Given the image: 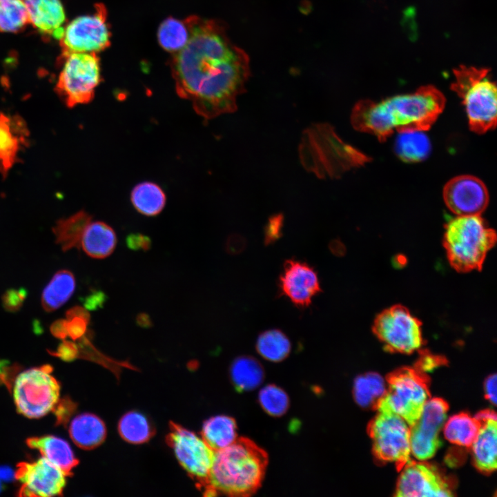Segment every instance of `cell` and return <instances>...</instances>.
<instances>
[{"instance_id": "18", "label": "cell", "mask_w": 497, "mask_h": 497, "mask_svg": "<svg viewBox=\"0 0 497 497\" xmlns=\"http://www.w3.org/2000/svg\"><path fill=\"white\" fill-rule=\"evenodd\" d=\"M442 196L447 208L456 215H481L489 200L483 182L469 175L449 180L443 188Z\"/></svg>"}, {"instance_id": "24", "label": "cell", "mask_w": 497, "mask_h": 497, "mask_svg": "<svg viewBox=\"0 0 497 497\" xmlns=\"http://www.w3.org/2000/svg\"><path fill=\"white\" fill-rule=\"evenodd\" d=\"M69 434L77 446L84 449H92L104 441L106 427L98 416L85 413L73 418L69 426Z\"/></svg>"}, {"instance_id": "40", "label": "cell", "mask_w": 497, "mask_h": 497, "mask_svg": "<svg viewBox=\"0 0 497 497\" xmlns=\"http://www.w3.org/2000/svg\"><path fill=\"white\" fill-rule=\"evenodd\" d=\"M67 320L68 335L73 340L82 337L87 329L88 322L80 317H74Z\"/></svg>"}, {"instance_id": "47", "label": "cell", "mask_w": 497, "mask_h": 497, "mask_svg": "<svg viewBox=\"0 0 497 497\" xmlns=\"http://www.w3.org/2000/svg\"><path fill=\"white\" fill-rule=\"evenodd\" d=\"M74 317L82 318L88 322H90V315L88 310L85 307L80 306H75L69 309L66 312V320H70Z\"/></svg>"}, {"instance_id": "4", "label": "cell", "mask_w": 497, "mask_h": 497, "mask_svg": "<svg viewBox=\"0 0 497 497\" xmlns=\"http://www.w3.org/2000/svg\"><path fill=\"white\" fill-rule=\"evenodd\" d=\"M443 245L451 266L465 273L480 271L496 233L480 215H456L445 226Z\"/></svg>"}, {"instance_id": "41", "label": "cell", "mask_w": 497, "mask_h": 497, "mask_svg": "<svg viewBox=\"0 0 497 497\" xmlns=\"http://www.w3.org/2000/svg\"><path fill=\"white\" fill-rule=\"evenodd\" d=\"M127 246L133 251H148L151 246L149 237L141 233H131L126 237Z\"/></svg>"}, {"instance_id": "8", "label": "cell", "mask_w": 497, "mask_h": 497, "mask_svg": "<svg viewBox=\"0 0 497 497\" xmlns=\"http://www.w3.org/2000/svg\"><path fill=\"white\" fill-rule=\"evenodd\" d=\"M61 61L62 66L55 86L57 93L69 108L90 103L101 81L97 53L61 55Z\"/></svg>"}, {"instance_id": "38", "label": "cell", "mask_w": 497, "mask_h": 497, "mask_svg": "<svg viewBox=\"0 0 497 497\" xmlns=\"http://www.w3.org/2000/svg\"><path fill=\"white\" fill-rule=\"evenodd\" d=\"M284 217L282 214H276L269 217L264 227V242L265 245L275 243L282 235Z\"/></svg>"}, {"instance_id": "49", "label": "cell", "mask_w": 497, "mask_h": 497, "mask_svg": "<svg viewBox=\"0 0 497 497\" xmlns=\"http://www.w3.org/2000/svg\"><path fill=\"white\" fill-rule=\"evenodd\" d=\"M137 324L143 327H148L151 325V321L149 316L145 313H141L137 318Z\"/></svg>"}, {"instance_id": "20", "label": "cell", "mask_w": 497, "mask_h": 497, "mask_svg": "<svg viewBox=\"0 0 497 497\" xmlns=\"http://www.w3.org/2000/svg\"><path fill=\"white\" fill-rule=\"evenodd\" d=\"M28 23L45 37L59 40L64 30L66 13L61 0H24Z\"/></svg>"}, {"instance_id": "6", "label": "cell", "mask_w": 497, "mask_h": 497, "mask_svg": "<svg viewBox=\"0 0 497 497\" xmlns=\"http://www.w3.org/2000/svg\"><path fill=\"white\" fill-rule=\"evenodd\" d=\"M491 69L460 66L453 70L455 81L451 89L461 99L469 128L483 134L496 126V86L490 77Z\"/></svg>"}, {"instance_id": "28", "label": "cell", "mask_w": 497, "mask_h": 497, "mask_svg": "<svg viewBox=\"0 0 497 497\" xmlns=\"http://www.w3.org/2000/svg\"><path fill=\"white\" fill-rule=\"evenodd\" d=\"M75 285V278L72 272L68 270L57 271L43 291V309L48 312L58 309L72 296Z\"/></svg>"}, {"instance_id": "37", "label": "cell", "mask_w": 497, "mask_h": 497, "mask_svg": "<svg viewBox=\"0 0 497 497\" xmlns=\"http://www.w3.org/2000/svg\"><path fill=\"white\" fill-rule=\"evenodd\" d=\"M261 407L269 415L278 417L284 415L289 407V398L284 390L275 384H267L258 393Z\"/></svg>"}, {"instance_id": "5", "label": "cell", "mask_w": 497, "mask_h": 497, "mask_svg": "<svg viewBox=\"0 0 497 497\" xmlns=\"http://www.w3.org/2000/svg\"><path fill=\"white\" fill-rule=\"evenodd\" d=\"M300 154L303 165L321 177H336L370 159L344 143L327 124L315 125L304 132Z\"/></svg>"}, {"instance_id": "33", "label": "cell", "mask_w": 497, "mask_h": 497, "mask_svg": "<svg viewBox=\"0 0 497 497\" xmlns=\"http://www.w3.org/2000/svg\"><path fill=\"white\" fill-rule=\"evenodd\" d=\"M121 437L132 444H142L148 441L155 433V429L143 413L131 411L125 413L118 423Z\"/></svg>"}, {"instance_id": "25", "label": "cell", "mask_w": 497, "mask_h": 497, "mask_svg": "<svg viewBox=\"0 0 497 497\" xmlns=\"http://www.w3.org/2000/svg\"><path fill=\"white\" fill-rule=\"evenodd\" d=\"M91 221L92 216L83 210L59 220L52 228L56 243L64 251L79 248L83 233Z\"/></svg>"}, {"instance_id": "17", "label": "cell", "mask_w": 497, "mask_h": 497, "mask_svg": "<svg viewBox=\"0 0 497 497\" xmlns=\"http://www.w3.org/2000/svg\"><path fill=\"white\" fill-rule=\"evenodd\" d=\"M451 491L449 482L436 468L410 460L402 468L395 496L447 497L452 496Z\"/></svg>"}, {"instance_id": "48", "label": "cell", "mask_w": 497, "mask_h": 497, "mask_svg": "<svg viewBox=\"0 0 497 497\" xmlns=\"http://www.w3.org/2000/svg\"><path fill=\"white\" fill-rule=\"evenodd\" d=\"M77 352L75 344L70 342H64L59 348V353L65 358H73Z\"/></svg>"}, {"instance_id": "46", "label": "cell", "mask_w": 497, "mask_h": 497, "mask_svg": "<svg viewBox=\"0 0 497 497\" xmlns=\"http://www.w3.org/2000/svg\"><path fill=\"white\" fill-rule=\"evenodd\" d=\"M442 361V359L441 358L425 352L419 360V368L418 369L420 370L430 369L436 364H440Z\"/></svg>"}, {"instance_id": "15", "label": "cell", "mask_w": 497, "mask_h": 497, "mask_svg": "<svg viewBox=\"0 0 497 497\" xmlns=\"http://www.w3.org/2000/svg\"><path fill=\"white\" fill-rule=\"evenodd\" d=\"M15 477L21 483V496L50 497L61 495L66 484V474L46 458L17 465Z\"/></svg>"}, {"instance_id": "27", "label": "cell", "mask_w": 497, "mask_h": 497, "mask_svg": "<svg viewBox=\"0 0 497 497\" xmlns=\"http://www.w3.org/2000/svg\"><path fill=\"white\" fill-rule=\"evenodd\" d=\"M230 377L238 391H248L258 387L264 378L261 363L250 355L236 358L230 367Z\"/></svg>"}, {"instance_id": "2", "label": "cell", "mask_w": 497, "mask_h": 497, "mask_svg": "<svg viewBox=\"0 0 497 497\" xmlns=\"http://www.w3.org/2000/svg\"><path fill=\"white\" fill-rule=\"evenodd\" d=\"M445 101L443 94L432 85L380 101L362 99L353 106L351 123L355 130L383 142L396 131L428 130L442 112Z\"/></svg>"}, {"instance_id": "12", "label": "cell", "mask_w": 497, "mask_h": 497, "mask_svg": "<svg viewBox=\"0 0 497 497\" xmlns=\"http://www.w3.org/2000/svg\"><path fill=\"white\" fill-rule=\"evenodd\" d=\"M169 427L166 443L204 495L208 489V475L215 451L202 438L179 425L170 422Z\"/></svg>"}, {"instance_id": "3", "label": "cell", "mask_w": 497, "mask_h": 497, "mask_svg": "<svg viewBox=\"0 0 497 497\" xmlns=\"http://www.w3.org/2000/svg\"><path fill=\"white\" fill-rule=\"evenodd\" d=\"M267 464L268 455L264 449L248 438H237L214 452L208 489L204 495L251 496L260 488Z\"/></svg>"}, {"instance_id": "21", "label": "cell", "mask_w": 497, "mask_h": 497, "mask_svg": "<svg viewBox=\"0 0 497 497\" xmlns=\"http://www.w3.org/2000/svg\"><path fill=\"white\" fill-rule=\"evenodd\" d=\"M28 128L19 116L0 113V173L6 177L27 143Z\"/></svg>"}, {"instance_id": "30", "label": "cell", "mask_w": 497, "mask_h": 497, "mask_svg": "<svg viewBox=\"0 0 497 497\" xmlns=\"http://www.w3.org/2000/svg\"><path fill=\"white\" fill-rule=\"evenodd\" d=\"M395 150L404 162H418L427 158L431 150V143L422 130L398 133Z\"/></svg>"}, {"instance_id": "9", "label": "cell", "mask_w": 497, "mask_h": 497, "mask_svg": "<svg viewBox=\"0 0 497 497\" xmlns=\"http://www.w3.org/2000/svg\"><path fill=\"white\" fill-rule=\"evenodd\" d=\"M50 365L31 368L16 378L13 398L17 411L28 418H39L52 411L59 398L60 386Z\"/></svg>"}, {"instance_id": "45", "label": "cell", "mask_w": 497, "mask_h": 497, "mask_svg": "<svg viewBox=\"0 0 497 497\" xmlns=\"http://www.w3.org/2000/svg\"><path fill=\"white\" fill-rule=\"evenodd\" d=\"M51 333L56 338L64 339L68 335L66 319H59L54 321L50 327Z\"/></svg>"}, {"instance_id": "16", "label": "cell", "mask_w": 497, "mask_h": 497, "mask_svg": "<svg viewBox=\"0 0 497 497\" xmlns=\"http://www.w3.org/2000/svg\"><path fill=\"white\" fill-rule=\"evenodd\" d=\"M279 293L296 307H309L313 299L322 292L316 271L308 263L298 260L284 261L278 278Z\"/></svg>"}, {"instance_id": "7", "label": "cell", "mask_w": 497, "mask_h": 497, "mask_svg": "<svg viewBox=\"0 0 497 497\" xmlns=\"http://www.w3.org/2000/svg\"><path fill=\"white\" fill-rule=\"evenodd\" d=\"M387 380L386 391L375 409L389 410L411 426L429 399L426 375L419 369L403 367L392 372Z\"/></svg>"}, {"instance_id": "29", "label": "cell", "mask_w": 497, "mask_h": 497, "mask_svg": "<svg viewBox=\"0 0 497 497\" xmlns=\"http://www.w3.org/2000/svg\"><path fill=\"white\" fill-rule=\"evenodd\" d=\"M130 200L139 213L146 216H155L164 209L166 198L159 185L151 182H143L133 188Z\"/></svg>"}, {"instance_id": "34", "label": "cell", "mask_w": 497, "mask_h": 497, "mask_svg": "<svg viewBox=\"0 0 497 497\" xmlns=\"http://www.w3.org/2000/svg\"><path fill=\"white\" fill-rule=\"evenodd\" d=\"M385 391L384 380L378 373H365L358 376L354 381L353 398L363 408H375Z\"/></svg>"}, {"instance_id": "31", "label": "cell", "mask_w": 497, "mask_h": 497, "mask_svg": "<svg viewBox=\"0 0 497 497\" xmlns=\"http://www.w3.org/2000/svg\"><path fill=\"white\" fill-rule=\"evenodd\" d=\"M480 427L477 419L462 413L451 416L445 422L444 434L450 442L468 447L475 440Z\"/></svg>"}, {"instance_id": "10", "label": "cell", "mask_w": 497, "mask_h": 497, "mask_svg": "<svg viewBox=\"0 0 497 497\" xmlns=\"http://www.w3.org/2000/svg\"><path fill=\"white\" fill-rule=\"evenodd\" d=\"M377 411L368 426L373 453L380 460L393 462L400 471L411 460L410 427L389 410Z\"/></svg>"}, {"instance_id": "23", "label": "cell", "mask_w": 497, "mask_h": 497, "mask_svg": "<svg viewBox=\"0 0 497 497\" xmlns=\"http://www.w3.org/2000/svg\"><path fill=\"white\" fill-rule=\"evenodd\" d=\"M116 244L117 236L111 226L101 221H91L83 233L80 246L90 257L104 259L113 253Z\"/></svg>"}, {"instance_id": "22", "label": "cell", "mask_w": 497, "mask_h": 497, "mask_svg": "<svg viewBox=\"0 0 497 497\" xmlns=\"http://www.w3.org/2000/svg\"><path fill=\"white\" fill-rule=\"evenodd\" d=\"M28 446L39 451L41 456L70 476L78 460L69 445L62 438L54 436L32 437L27 440Z\"/></svg>"}, {"instance_id": "1", "label": "cell", "mask_w": 497, "mask_h": 497, "mask_svg": "<svg viewBox=\"0 0 497 497\" xmlns=\"http://www.w3.org/2000/svg\"><path fill=\"white\" fill-rule=\"evenodd\" d=\"M184 22L188 40L170 65L177 95L205 119L233 113L250 76L248 55L220 21L191 16Z\"/></svg>"}, {"instance_id": "39", "label": "cell", "mask_w": 497, "mask_h": 497, "mask_svg": "<svg viewBox=\"0 0 497 497\" xmlns=\"http://www.w3.org/2000/svg\"><path fill=\"white\" fill-rule=\"evenodd\" d=\"M26 295L27 292L23 289L7 290L1 298L3 308L10 312L17 311L21 308Z\"/></svg>"}, {"instance_id": "36", "label": "cell", "mask_w": 497, "mask_h": 497, "mask_svg": "<svg viewBox=\"0 0 497 497\" xmlns=\"http://www.w3.org/2000/svg\"><path fill=\"white\" fill-rule=\"evenodd\" d=\"M28 23L24 0H0V32H17Z\"/></svg>"}, {"instance_id": "32", "label": "cell", "mask_w": 497, "mask_h": 497, "mask_svg": "<svg viewBox=\"0 0 497 497\" xmlns=\"http://www.w3.org/2000/svg\"><path fill=\"white\" fill-rule=\"evenodd\" d=\"M256 350L264 359L274 362L288 357L291 350L289 338L281 330L271 329L262 332L255 344Z\"/></svg>"}, {"instance_id": "14", "label": "cell", "mask_w": 497, "mask_h": 497, "mask_svg": "<svg viewBox=\"0 0 497 497\" xmlns=\"http://www.w3.org/2000/svg\"><path fill=\"white\" fill-rule=\"evenodd\" d=\"M447 403L439 398L429 399L421 415L410 426L411 453L418 460L431 458L440 446L439 433L445 425Z\"/></svg>"}, {"instance_id": "13", "label": "cell", "mask_w": 497, "mask_h": 497, "mask_svg": "<svg viewBox=\"0 0 497 497\" xmlns=\"http://www.w3.org/2000/svg\"><path fill=\"white\" fill-rule=\"evenodd\" d=\"M91 14L76 17L64 27L59 39L61 55L72 52L97 53L110 44L104 5L97 3Z\"/></svg>"}, {"instance_id": "44", "label": "cell", "mask_w": 497, "mask_h": 497, "mask_svg": "<svg viewBox=\"0 0 497 497\" xmlns=\"http://www.w3.org/2000/svg\"><path fill=\"white\" fill-rule=\"evenodd\" d=\"M486 398L493 404L496 403V375L489 376L485 383Z\"/></svg>"}, {"instance_id": "19", "label": "cell", "mask_w": 497, "mask_h": 497, "mask_svg": "<svg viewBox=\"0 0 497 497\" xmlns=\"http://www.w3.org/2000/svg\"><path fill=\"white\" fill-rule=\"evenodd\" d=\"M474 418L480 424L478 433L471 445L474 463L481 471L491 473L496 469V414L491 409H485L478 413Z\"/></svg>"}, {"instance_id": "35", "label": "cell", "mask_w": 497, "mask_h": 497, "mask_svg": "<svg viewBox=\"0 0 497 497\" xmlns=\"http://www.w3.org/2000/svg\"><path fill=\"white\" fill-rule=\"evenodd\" d=\"M189 31L186 23L168 17L160 24L157 38L160 46L166 51L177 52L187 43Z\"/></svg>"}, {"instance_id": "26", "label": "cell", "mask_w": 497, "mask_h": 497, "mask_svg": "<svg viewBox=\"0 0 497 497\" xmlns=\"http://www.w3.org/2000/svg\"><path fill=\"white\" fill-rule=\"evenodd\" d=\"M201 434L202 438L214 451L231 445L238 438L235 420L225 415L206 420Z\"/></svg>"}, {"instance_id": "11", "label": "cell", "mask_w": 497, "mask_h": 497, "mask_svg": "<svg viewBox=\"0 0 497 497\" xmlns=\"http://www.w3.org/2000/svg\"><path fill=\"white\" fill-rule=\"evenodd\" d=\"M373 331L393 352L411 353L423 343L421 322L402 305L382 311L376 318Z\"/></svg>"}, {"instance_id": "42", "label": "cell", "mask_w": 497, "mask_h": 497, "mask_svg": "<svg viewBox=\"0 0 497 497\" xmlns=\"http://www.w3.org/2000/svg\"><path fill=\"white\" fill-rule=\"evenodd\" d=\"M106 298V295L104 292L94 291L85 297L82 302L87 310H97L103 306Z\"/></svg>"}, {"instance_id": "43", "label": "cell", "mask_w": 497, "mask_h": 497, "mask_svg": "<svg viewBox=\"0 0 497 497\" xmlns=\"http://www.w3.org/2000/svg\"><path fill=\"white\" fill-rule=\"evenodd\" d=\"M246 245V242L242 236L233 234L228 237L226 243V248L228 253L238 254L243 251Z\"/></svg>"}]
</instances>
